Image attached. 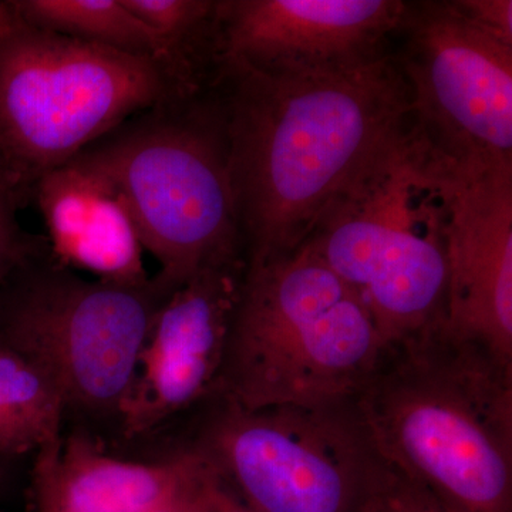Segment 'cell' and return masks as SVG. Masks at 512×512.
Masks as SVG:
<instances>
[{
  "mask_svg": "<svg viewBox=\"0 0 512 512\" xmlns=\"http://www.w3.org/2000/svg\"><path fill=\"white\" fill-rule=\"evenodd\" d=\"M195 450L259 512H360L380 463L355 400L245 409L222 399Z\"/></svg>",
  "mask_w": 512,
  "mask_h": 512,
  "instance_id": "cell-8",
  "label": "cell"
},
{
  "mask_svg": "<svg viewBox=\"0 0 512 512\" xmlns=\"http://www.w3.org/2000/svg\"><path fill=\"white\" fill-rule=\"evenodd\" d=\"M188 491H190V490H188ZM185 495H187V494H185ZM185 495H184V497H185ZM183 498H180V500H183ZM180 500L173 501V503L163 505V507L154 508V510H150L147 512H170L171 510H173L174 505L177 504L178 501H180Z\"/></svg>",
  "mask_w": 512,
  "mask_h": 512,
  "instance_id": "cell-23",
  "label": "cell"
},
{
  "mask_svg": "<svg viewBox=\"0 0 512 512\" xmlns=\"http://www.w3.org/2000/svg\"><path fill=\"white\" fill-rule=\"evenodd\" d=\"M440 154L448 202L444 325L512 363V163Z\"/></svg>",
  "mask_w": 512,
  "mask_h": 512,
  "instance_id": "cell-11",
  "label": "cell"
},
{
  "mask_svg": "<svg viewBox=\"0 0 512 512\" xmlns=\"http://www.w3.org/2000/svg\"><path fill=\"white\" fill-rule=\"evenodd\" d=\"M201 456V467L191 490L195 512H259L238 497L215 468Z\"/></svg>",
  "mask_w": 512,
  "mask_h": 512,
  "instance_id": "cell-19",
  "label": "cell"
},
{
  "mask_svg": "<svg viewBox=\"0 0 512 512\" xmlns=\"http://www.w3.org/2000/svg\"><path fill=\"white\" fill-rule=\"evenodd\" d=\"M26 202L25 195L0 163V282L29 259L49 251L46 237L30 235L20 225L19 211Z\"/></svg>",
  "mask_w": 512,
  "mask_h": 512,
  "instance_id": "cell-17",
  "label": "cell"
},
{
  "mask_svg": "<svg viewBox=\"0 0 512 512\" xmlns=\"http://www.w3.org/2000/svg\"><path fill=\"white\" fill-rule=\"evenodd\" d=\"M22 25L12 0H0V40Z\"/></svg>",
  "mask_w": 512,
  "mask_h": 512,
  "instance_id": "cell-21",
  "label": "cell"
},
{
  "mask_svg": "<svg viewBox=\"0 0 512 512\" xmlns=\"http://www.w3.org/2000/svg\"><path fill=\"white\" fill-rule=\"evenodd\" d=\"M229 173L247 265L291 254L336 195L410 123L393 55L333 73L217 63Z\"/></svg>",
  "mask_w": 512,
  "mask_h": 512,
  "instance_id": "cell-1",
  "label": "cell"
},
{
  "mask_svg": "<svg viewBox=\"0 0 512 512\" xmlns=\"http://www.w3.org/2000/svg\"><path fill=\"white\" fill-rule=\"evenodd\" d=\"M70 163L119 192L167 295L204 269L245 259L214 87L134 114Z\"/></svg>",
  "mask_w": 512,
  "mask_h": 512,
  "instance_id": "cell-4",
  "label": "cell"
},
{
  "mask_svg": "<svg viewBox=\"0 0 512 512\" xmlns=\"http://www.w3.org/2000/svg\"><path fill=\"white\" fill-rule=\"evenodd\" d=\"M66 412L52 377L19 353L0 348V457L16 460L56 446Z\"/></svg>",
  "mask_w": 512,
  "mask_h": 512,
  "instance_id": "cell-16",
  "label": "cell"
},
{
  "mask_svg": "<svg viewBox=\"0 0 512 512\" xmlns=\"http://www.w3.org/2000/svg\"><path fill=\"white\" fill-rule=\"evenodd\" d=\"M360 512H454L380 458Z\"/></svg>",
  "mask_w": 512,
  "mask_h": 512,
  "instance_id": "cell-18",
  "label": "cell"
},
{
  "mask_svg": "<svg viewBox=\"0 0 512 512\" xmlns=\"http://www.w3.org/2000/svg\"><path fill=\"white\" fill-rule=\"evenodd\" d=\"M456 5L487 35L512 46L511 0H456Z\"/></svg>",
  "mask_w": 512,
  "mask_h": 512,
  "instance_id": "cell-20",
  "label": "cell"
},
{
  "mask_svg": "<svg viewBox=\"0 0 512 512\" xmlns=\"http://www.w3.org/2000/svg\"><path fill=\"white\" fill-rule=\"evenodd\" d=\"M170 296L153 278L141 285L84 279L49 249L0 282V348L52 377L67 412L117 417Z\"/></svg>",
  "mask_w": 512,
  "mask_h": 512,
  "instance_id": "cell-7",
  "label": "cell"
},
{
  "mask_svg": "<svg viewBox=\"0 0 512 512\" xmlns=\"http://www.w3.org/2000/svg\"><path fill=\"white\" fill-rule=\"evenodd\" d=\"M13 460L0 457V498L5 497L12 488L15 480V471L12 467Z\"/></svg>",
  "mask_w": 512,
  "mask_h": 512,
  "instance_id": "cell-22",
  "label": "cell"
},
{
  "mask_svg": "<svg viewBox=\"0 0 512 512\" xmlns=\"http://www.w3.org/2000/svg\"><path fill=\"white\" fill-rule=\"evenodd\" d=\"M393 55L410 120L454 158L512 161V46L474 25L456 2H406Z\"/></svg>",
  "mask_w": 512,
  "mask_h": 512,
  "instance_id": "cell-9",
  "label": "cell"
},
{
  "mask_svg": "<svg viewBox=\"0 0 512 512\" xmlns=\"http://www.w3.org/2000/svg\"><path fill=\"white\" fill-rule=\"evenodd\" d=\"M23 25L151 60L188 93H201L170 50L121 0H12Z\"/></svg>",
  "mask_w": 512,
  "mask_h": 512,
  "instance_id": "cell-15",
  "label": "cell"
},
{
  "mask_svg": "<svg viewBox=\"0 0 512 512\" xmlns=\"http://www.w3.org/2000/svg\"><path fill=\"white\" fill-rule=\"evenodd\" d=\"M32 200L45 221L50 254L60 265L114 284L150 281L126 202L99 174L63 165L36 184Z\"/></svg>",
  "mask_w": 512,
  "mask_h": 512,
  "instance_id": "cell-13",
  "label": "cell"
},
{
  "mask_svg": "<svg viewBox=\"0 0 512 512\" xmlns=\"http://www.w3.org/2000/svg\"><path fill=\"white\" fill-rule=\"evenodd\" d=\"M377 456L454 512H512V363L444 323L384 346L355 399Z\"/></svg>",
  "mask_w": 512,
  "mask_h": 512,
  "instance_id": "cell-2",
  "label": "cell"
},
{
  "mask_svg": "<svg viewBox=\"0 0 512 512\" xmlns=\"http://www.w3.org/2000/svg\"><path fill=\"white\" fill-rule=\"evenodd\" d=\"M195 450L167 460H121L83 436L36 454L37 512H147L180 500L200 468Z\"/></svg>",
  "mask_w": 512,
  "mask_h": 512,
  "instance_id": "cell-14",
  "label": "cell"
},
{
  "mask_svg": "<svg viewBox=\"0 0 512 512\" xmlns=\"http://www.w3.org/2000/svg\"><path fill=\"white\" fill-rule=\"evenodd\" d=\"M247 261L212 266L158 311L121 403L124 436L157 429L218 386Z\"/></svg>",
  "mask_w": 512,
  "mask_h": 512,
  "instance_id": "cell-12",
  "label": "cell"
},
{
  "mask_svg": "<svg viewBox=\"0 0 512 512\" xmlns=\"http://www.w3.org/2000/svg\"><path fill=\"white\" fill-rule=\"evenodd\" d=\"M184 96L194 94L151 60L22 23L0 40V163L32 200L45 175L94 141Z\"/></svg>",
  "mask_w": 512,
  "mask_h": 512,
  "instance_id": "cell-6",
  "label": "cell"
},
{
  "mask_svg": "<svg viewBox=\"0 0 512 512\" xmlns=\"http://www.w3.org/2000/svg\"><path fill=\"white\" fill-rule=\"evenodd\" d=\"M305 244L356 293L384 346L443 323L448 202L440 151L410 120L330 202Z\"/></svg>",
  "mask_w": 512,
  "mask_h": 512,
  "instance_id": "cell-3",
  "label": "cell"
},
{
  "mask_svg": "<svg viewBox=\"0 0 512 512\" xmlns=\"http://www.w3.org/2000/svg\"><path fill=\"white\" fill-rule=\"evenodd\" d=\"M383 349L366 306L303 242L247 265L217 389L245 409L349 403Z\"/></svg>",
  "mask_w": 512,
  "mask_h": 512,
  "instance_id": "cell-5",
  "label": "cell"
},
{
  "mask_svg": "<svg viewBox=\"0 0 512 512\" xmlns=\"http://www.w3.org/2000/svg\"><path fill=\"white\" fill-rule=\"evenodd\" d=\"M402 0H218L217 63L264 73H333L383 59Z\"/></svg>",
  "mask_w": 512,
  "mask_h": 512,
  "instance_id": "cell-10",
  "label": "cell"
}]
</instances>
